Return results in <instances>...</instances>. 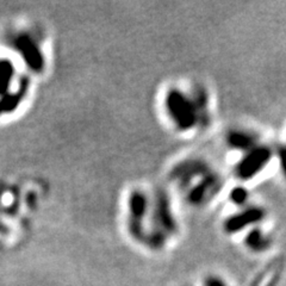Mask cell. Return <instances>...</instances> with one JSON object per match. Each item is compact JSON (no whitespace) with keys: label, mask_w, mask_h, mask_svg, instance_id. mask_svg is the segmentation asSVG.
Instances as JSON below:
<instances>
[{"label":"cell","mask_w":286,"mask_h":286,"mask_svg":"<svg viewBox=\"0 0 286 286\" xmlns=\"http://www.w3.org/2000/svg\"><path fill=\"white\" fill-rule=\"evenodd\" d=\"M227 144L233 148L234 150H239L246 154L248 151L254 149L259 146V136L254 133H249L248 130H234L227 135Z\"/></svg>","instance_id":"obj_3"},{"label":"cell","mask_w":286,"mask_h":286,"mask_svg":"<svg viewBox=\"0 0 286 286\" xmlns=\"http://www.w3.org/2000/svg\"><path fill=\"white\" fill-rule=\"evenodd\" d=\"M246 244L251 250L261 251L267 249V247L270 246V240L260 229H253L247 236Z\"/></svg>","instance_id":"obj_5"},{"label":"cell","mask_w":286,"mask_h":286,"mask_svg":"<svg viewBox=\"0 0 286 286\" xmlns=\"http://www.w3.org/2000/svg\"><path fill=\"white\" fill-rule=\"evenodd\" d=\"M174 178L185 194L186 202L192 206H203L211 202L223 184L220 175L202 158L182 161L174 172Z\"/></svg>","instance_id":"obj_1"},{"label":"cell","mask_w":286,"mask_h":286,"mask_svg":"<svg viewBox=\"0 0 286 286\" xmlns=\"http://www.w3.org/2000/svg\"><path fill=\"white\" fill-rule=\"evenodd\" d=\"M264 217V211L259 208L243 209L242 212L236 213L232 218L227 220L226 230L228 233H236L242 230L244 227H249L254 223L259 222Z\"/></svg>","instance_id":"obj_4"},{"label":"cell","mask_w":286,"mask_h":286,"mask_svg":"<svg viewBox=\"0 0 286 286\" xmlns=\"http://www.w3.org/2000/svg\"><path fill=\"white\" fill-rule=\"evenodd\" d=\"M230 198H232V202L234 203V204H236V205H239V206H242V205L246 204L247 199L249 198V196H248L246 189L241 188V187H237V188H234L233 189Z\"/></svg>","instance_id":"obj_6"},{"label":"cell","mask_w":286,"mask_h":286,"mask_svg":"<svg viewBox=\"0 0 286 286\" xmlns=\"http://www.w3.org/2000/svg\"><path fill=\"white\" fill-rule=\"evenodd\" d=\"M272 151L270 148L259 144L257 148L248 151L236 166V174L241 179H250L256 177L260 171H263L265 166L271 160Z\"/></svg>","instance_id":"obj_2"},{"label":"cell","mask_w":286,"mask_h":286,"mask_svg":"<svg viewBox=\"0 0 286 286\" xmlns=\"http://www.w3.org/2000/svg\"><path fill=\"white\" fill-rule=\"evenodd\" d=\"M279 154H280V165H281L282 172H284L286 175V149L280 150V153Z\"/></svg>","instance_id":"obj_8"},{"label":"cell","mask_w":286,"mask_h":286,"mask_svg":"<svg viewBox=\"0 0 286 286\" xmlns=\"http://www.w3.org/2000/svg\"><path fill=\"white\" fill-rule=\"evenodd\" d=\"M205 286H226V284L220 279L209 278L205 282Z\"/></svg>","instance_id":"obj_7"}]
</instances>
